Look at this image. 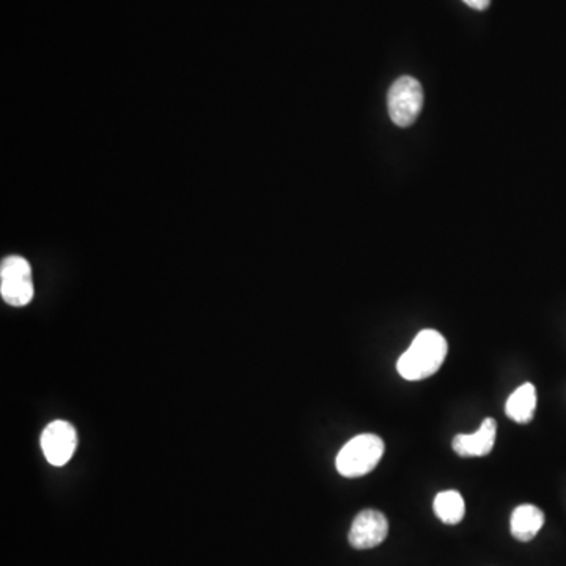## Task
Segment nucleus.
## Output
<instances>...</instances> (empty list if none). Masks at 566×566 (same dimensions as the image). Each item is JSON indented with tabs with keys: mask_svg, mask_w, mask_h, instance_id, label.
I'll return each instance as SVG.
<instances>
[{
	"mask_svg": "<svg viewBox=\"0 0 566 566\" xmlns=\"http://www.w3.org/2000/svg\"><path fill=\"white\" fill-rule=\"evenodd\" d=\"M449 345L444 335L434 329H425L417 334L408 350L401 354L397 370L406 381H422L430 378L444 364Z\"/></svg>",
	"mask_w": 566,
	"mask_h": 566,
	"instance_id": "1",
	"label": "nucleus"
},
{
	"mask_svg": "<svg viewBox=\"0 0 566 566\" xmlns=\"http://www.w3.org/2000/svg\"><path fill=\"white\" fill-rule=\"evenodd\" d=\"M384 450L386 445L376 434H359L343 445L335 460V466L343 477H364L378 466Z\"/></svg>",
	"mask_w": 566,
	"mask_h": 566,
	"instance_id": "2",
	"label": "nucleus"
},
{
	"mask_svg": "<svg viewBox=\"0 0 566 566\" xmlns=\"http://www.w3.org/2000/svg\"><path fill=\"white\" fill-rule=\"evenodd\" d=\"M0 295L8 306L24 307L34 299V280L29 261L10 255L0 265Z\"/></svg>",
	"mask_w": 566,
	"mask_h": 566,
	"instance_id": "3",
	"label": "nucleus"
},
{
	"mask_svg": "<svg viewBox=\"0 0 566 566\" xmlns=\"http://www.w3.org/2000/svg\"><path fill=\"white\" fill-rule=\"evenodd\" d=\"M387 107L395 125L400 128L414 125L423 107V90L420 82L412 76H401L397 79L390 87Z\"/></svg>",
	"mask_w": 566,
	"mask_h": 566,
	"instance_id": "4",
	"label": "nucleus"
},
{
	"mask_svg": "<svg viewBox=\"0 0 566 566\" xmlns=\"http://www.w3.org/2000/svg\"><path fill=\"white\" fill-rule=\"evenodd\" d=\"M78 447V434L71 423L56 420L41 433V450L52 466L62 467L73 458Z\"/></svg>",
	"mask_w": 566,
	"mask_h": 566,
	"instance_id": "5",
	"label": "nucleus"
},
{
	"mask_svg": "<svg viewBox=\"0 0 566 566\" xmlns=\"http://www.w3.org/2000/svg\"><path fill=\"white\" fill-rule=\"evenodd\" d=\"M389 521L378 510H364L354 518L350 544L354 549H372L387 538Z\"/></svg>",
	"mask_w": 566,
	"mask_h": 566,
	"instance_id": "6",
	"label": "nucleus"
},
{
	"mask_svg": "<svg viewBox=\"0 0 566 566\" xmlns=\"http://www.w3.org/2000/svg\"><path fill=\"white\" fill-rule=\"evenodd\" d=\"M497 423L496 420H483L482 425L474 434H458L453 438L452 447L456 455L461 458H477L491 453L496 444Z\"/></svg>",
	"mask_w": 566,
	"mask_h": 566,
	"instance_id": "7",
	"label": "nucleus"
},
{
	"mask_svg": "<svg viewBox=\"0 0 566 566\" xmlns=\"http://www.w3.org/2000/svg\"><path fill=\"white\" fill-rule=\"evenodd\" d=\"M544 524V513L535 505H519L510 519L511 535L518 541L533 540Z\"/></svg>",
	"mask_w": 566,
	"mask_h": 566,
	"instance_id": "8",
	"label": "nucleus"
},
{
	"mask_svg": "<svg viewBox=\"0 0 566 566\" xmlns=\"http://www.w3.org/2000/svg\"><path fill=\"white\" fill-rule=\"evenodd\" d=\"M537 409V389L533 384H522L510 395L505 405L508 419L526 425L532 422Z\"/></svg>",
	"mask_w": 566,
	"mask_h": 566,
	"instance_id": "9",
	"label": "nucleus"
},
{
	"mask_svg": "<svg viewBox=\"0 0 566 566\" xmlns=\"http://www.w3.org/2000/svg\"><path fill=\"white\" fill-rule=\"evenodd\" d=\"M433 507L438 518L449 526L460 524L463 521L464 513H466L463 496L453 489L439 493L434 499Z\"/></svg>",
	"mask_w": 566,
	"mask_h": 566,
	"instance_id": "10",
	"label": "nucleus"
},
{
	"mask_svg": "<svg viewBox=\"0 0 566 566\" xmlns=\"http://www.w3.org/2000/svg\"><path fill=\"white\" fill-rule=\"evenodd\" d=\"M463 2L474 10H478V12H483L491 4V0H463Z\"/></svg>",
	"mask_w": 566,
	"mask_h": 566,
	"instance_id": "11",
	"label": "nucleus"
}]
</instances>
